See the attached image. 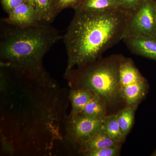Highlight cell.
Segmentation results:
<instances>
[{
	"mask_svg": "<svg viewBox=\"0 0 156 156\" xmlns=\"http://www.w3.org/2000/svg\"><path fill=\"white\" fill-rule=\"evenodd\" d=\"M132 14L121 9L97 13L75 11L63 37L68 58L66 71L95 61L122 40Z\"/></svg>",
	"mask_w": 156,
	"mask_h": 156,
	"instance_id": "cell-1",
	"label": "cell"
},
{
	"mask_svg": "<svg viewBox=\"0 0 156 156\" xmlns=\"http://www.w3.org/2000/svg\"><path fill=\"white\" fill-rule=\"evenodd\" d=\"M5 23L7 26L1 34V66L11 68L19 76L39 85H51L53 83L44 68L43 59L51 47L62 38L58 30L44 23L27 27Z\"/></svg>",
	"mask_w": 156,
	"mask_h": 156,
	"instance_id": "cell-2",
	"label": "cell"
},
{
	"mask_svg": "<svg viewBox=\"0 0 156 156\" xmlns=\"http://www.w3.org/2000/svg\"><path fill=\"white\" fill-rule=\"evenodd\" d=\"M125 57L113 55L66 71L64 77L72 89H84L96 94L107 104L122 98L120 65Z\"/></svg>",
	"mask_w": 156,
	"mask_h": 156,
	"instance_id": "cell-3",
	"label": "cell"
},
{
	"mask_svg": "<svg viewBox=\"0 0 156 156\" xmlns=\"http://www.w3.org/2000/svg\"><path fill=\"white\" fill-rule=\"evenodd\" d=\"M151 37L156 38V5L153 0H144L126 23L122 39L126 37Z\"/></svg>",
	"mask_w": 156,
	"mask_h": 156,
	"instance_id": "cell-4",
	"label": "cell"
},
{
	"mask_svg": "<svg viewBox=\"0 0 156 156\" xmlns=\"http://www.w3.org/2000/svg\"><path fill=\"white\" fill-rule=\"evenodd\" d=\"M103 118L82 115L71 116L68 120L66 131L72 142L81 147L102 128Z\"/></svg>",
	"mask_w": 156,
	"mask_h": 156,
	"instance_id": "cell-5",
	"label": "cell"
},
{
	"mask_svg": "<svg viewBox=\"0 0 156 156\" xmlns=\"http://www.w3.org/2000/svg\"><path fill=\"white\" fill-rule=\"evenodd\" d=\"M3 21L20 27H29L40 23L35 9L29 0L12 10Z\"/></svg>",
	"mask_w": 156,
	"mask_h": 156,
	"instance_id": "cell-6",
	"label": "cell"
},
{
	"mask_svg": "<svg viewBox=\"0 0 156 156\" xmlns=\"http://www.w3.org/2000/svg\"><path fill=\"white\" fill-rule=\"evenodd\" d=\"M122 40L131 53L156 61L155 38L126 37Z\"/></svg>",
	"mask_w": 156,
	"mask_h": 156,
	"instance_id": "cell-7",
	"label": "cell"
},
{
	"mask_svg": "<svg viewBox=\"0 0 156 156\" xmlns=\"http://www.w3.org/2000/svg\"><path fill=\"white\" fill-rule=\"evenodd\" d=\"M147 81L144 79L122 88V98L127 105H138L146 94Z\"/></svg>",
	"mask_w": 156,
	"mask_h": 156,
	"instance_id": "cell-8",
	"label": "cell"
},
{
	"mask_svg": "<svg viewBox=\"0 0 156 156\" xmlns=\"http://www.w3.org/2000/svg\"><path fill=\"white\" fill-rule=\"evenodd\" d=\"M119 79L122 89L123 87L142 80L145 78L136 68L132 59L125 57L120 65Z\"/></svg>",
	"mask_w": 156,
	"mask_h": 156,
	"instance_id": "cell-9",
	"label": "cell"
},
{
	"mask_svg": "<svg viewBox=\"0 0 156 156\" xmlns=\"http://www.w3.org/2000/svg\"><path fill=\"white\" fill-rule=\"evenodd\" d=\"M120 9L116 0H83L75 11L102 12Z\"/></svg>",
	"mask_w": 156,
	"mask_h": 156,
	"instance_id": "cell-10",
	"label": "cell"
},
{
	"mask_svg": "<svg viewBox=\"0 0 156 156\" xmlns=\"http://www.w3.org/2000/svg\"><path fill=\"white\" fill-rule=\"evenodd\" d=\"M121 143L117 142L108 136L103 129V126L92 138L81 147L82 152L90 150L101 148L120 147Z\"/></svg>",
	"mask_w": 156,
	"mask_h": 156,
	"instance_id": "cell-11",
	"label": "cell"
},
{
	"mask_svg": "<svg viewBox=\"0 0 156 156\" xmlns=\"http://www.w3.org/2000/svg\"><path fill=\"white\" fill-rule=\"evenodd\" d=\"M92 95L93 93L86 89H72L69 96L72 105L70 116H73L80 115L92 98Z\"/></svg>",
	"mask_w": 156,
	"mask_h": 156,
	"instance_id": "cell-12",
	"label": "cell"
},
{
	"mask_svg": "<svg viewBox=\"0 0 156 156\" xmlns=\"http://www.w3.org/2000/svg\"><path fill=\"white\" fill-rule=\"evenodd\" d=\"M35 9L40 23H50L56 17L54 0H29Z\"/></svg>",
	"mask_w": 156,
	"mask_h": 156,
	"instance_id": "cell-13",
	"label": "cell"
},
{
	"mask_svg": "<svg viewBox=\"0 0 156 156\" xmlns=\"http://www.w3.org/2000/svg\"><path fill=\"white\" fill-rule=\"evenodd\" d=\"M106 104L99 96L93 93L83 110L80 114L87 116L103 118L106 116Z\"/></svg>",
	"mask_w": 156,
	"mask_h": 156,
	"instance_id": "cell-14",
	"label": "cell"
},
{
	"mask_svg": "<svg viewBox=\"0 0 156 156\" xmlns=\"http://www.w3.org/2000/svg\"><path fill=\"white\" fill-rule=\"evenodd\" d=\"M137 105H127L116 114L121 131L125 136L130 132L134 124V116Z\"/></svg>",
	"mask_w": 156,
	"mask_h": 156,
	"instance_id": "cell-15",
	"label": "cell"
},
{
	"mask_svg": "<svg viewBox=\"0 0 156 156\" xmlns=\"http://www.w3.org/2000/svg\"><path fill=\"white\" fill-rule=\"evenodd\" d=\"M103 128L112 139L122 144L126 136L123 135L117 120L116 115H112L104 118Z\"/></svg>",
	"mask_w": 156,
	"mask_h": 156,
	"instance_id": "cell-16",
	"label": "cell"
},
{
	"mask_svg": "<svg viewBox=\"0 0 156 156\" xmlns=\"http://www.w3.org/2000/svg\"><path fill=\"white\" fill-rule=\"evenodd\" d=\"M120 147H112L90 150L83 152L86 156H116L119 155Z\"/></svg>",
	"mask_w": 156,
	"mask_h": 156,
	"instance_id": "cell-17",
	"label": "cell"
},
{
	"mask_svg": "<svg viewBox=\"0 0 156 156\" xmlns=\"http://www.w3.org/2000/svg\"><path fill=\"white\" fill-rule=\"evenodd\" d=\"M120 9L134 13L140 8L144 0H116Z\"/></svg>",
	"mask_w": 156,
	"mask_h": 156,
	"instance_id": "cell-18",
	"label": "cell"
},
{
	"mask_svg": "<svg viewBox=\"0 0 156 156\" xmlns=\"http://www.w3.org/2000/svg\"><path fill=\"white\" fill-rule=\"evenodd\" d=\"M83 0H54V13L56 16L59 12L66 8L74 9L80 4Z\"/></svg>",
	"mask_w": 156,
	"mask_h": 156,
	"instance_id": "cell-19",
	"label": "cell"
},
{
	"mask_svg": "<svg viewBox=\"0 0 156 156\" xmlns=\"http://www.w3.org/2000/svg\"><path fill=\"white\" fill-rule=\"evenodd\" d=\"M29 0H1L3 9L9 14L12 10Z\"/></svg>",
	"mask_w": 156,
	"mask_h": 156,
	"instance_id": "cell-20",
	"label": "cell"
},
{
	"mask_svg": "<svg viewBox=\"0 0 156 156\" xmlns=\"http://www.w3.org/2000/svg\"><path fill=\"white\" fill-rule=\"evenodd\" d=\"M153 156H156V151L153 154Z\"/></svg>",
	"mask_w": 156,
	"mask_h": 156,
	"instance_id": "cell-21",
	"label": "cell"
},
{
	"mask_svg": "<svg viewBox=\"0 0 156 156\" xmlns=\"http://www.w3.org/2000/svg\"><path fill=\"white\" fill-rule=\"evenodd\" d=\"M153 1H154V2L156 4V0H153Z\"/></svg>",
	"mask_w": 156,
	"mask_h": 156,
	"instance_id": "cell-22",
	"label": "cell"
},
{
	"mask_svg": "<svg viewBox=\"0 0 156 156\" xmlns=\"http://www.w3.org/2000/svg\"></svg>",
	"mask_w": 156,
	"mask_h": 156,
	"instance_id": "cell-23",
	"label": "cell"
}]
</instances>
